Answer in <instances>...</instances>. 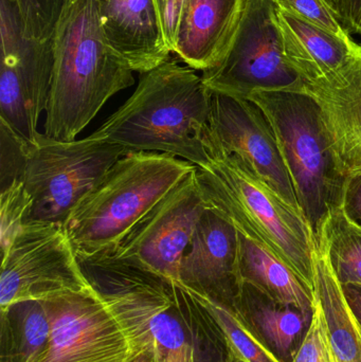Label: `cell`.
<instances>
[{
	"label": "cell",
	"instance_id": "1",
	"mask_svg": "<svg viewBox=\"0 0 361 362\" xmlns=\"http://www.w3.org/2000/svg\"><path fill=\"white\" fill-rule=\"evenodd\" d=\"M91 286L110 306L134 348L150 351L158 362H227L220 331L196 339L195 327L209 319L203 304L180 283L106 257L78 259Z\"/></svg>",
	"mask_w": 361,
	"mask_h": 362
},
{
	"label": "cell",
	"instance_id": "2",
	"mask_svg": "<svg viewBox=\"0 0 361 362\" xmlns=\"http://www.w3.org/2000/svg\"><path fill=\"white\" fill-rule=\"evenodd\" d=\"M210 95L194 69L169 59L142 74L135 93L90 136L129 152L162 153L206 167Z\"/></svg>",
	"mask_w": 361,
	"mask_h": 362
},
{
	"label": "cell",
	"instance_id": "3",
	"mask_svg": "<svg viewBox=\"0 0 361 362\" xmlns=\"http://www.w3.org/2000/svg\"><path fill=\"white\" fill-rule=\"evenodd\" d=\"M54 65L45 135L73 141L119 91L133 86V70L104 36L97 0H76L53 35Z\"/></svg>",
	"mask_w": 361,
	"mask_h": 362
},
{
	"label": "cell",
	"instance_id": "4",
	"mask_svg": "<svg viewBox=\"0 0 361 362\" xmlns=\"http://www.w3.org/2000/svg\"><path fill=\"white\" fill-rule=\"evenodd\" d=\"M208 146L209 165L196 167L197 181L208 206L281 259L314 291L316 240L307 218L239 155L223 150L209 135Z\"/></svg>",
	"mask_w": 361,
	"mask_h": 362
},
{
	"label": "cell",
	"instance_id": "5",
	"mask_svg": "<svg viewBox=\"0 0 361 362\" xmlns=\"http://www.w3.org/2000/svg\"><path fill=\"white\" fill-rule=\"evenodd\" d=\"M195 168L162 153L129 152L121 157L64 226L78 259L110 252Z\"/></svg>",
	"mask_w": 361,
	"mask_h": 362
},
{
	"label": "cell",
	"instance_id": "6",
	"mask_svg": "<svg viewBox=\"0 0 361 362\" xmlns=\"http://www.w3.org/2000/svg\"><path fill=\"white\" fill-rule=\"evenodd\" d=\"M248 99L264 112L317 240L331 211L341 206L347 178L337 167L319 107L302 90L256 91Z\"/></svg>",
	"mask_w": 361,
	"mask_h": 362
},
{
	"label": "cell",
	"instance_id": "7",
	"mask_svg": "<svg viewBox=\"0 0 361 362\" xmlns=\"http://www.w3.org/2000/svg\"><path fill=\"white\" fill-rule=\"evenodd\" d=\"M127 153L123 146L91 136L61 141L38 133L30 144L23 178L31 198L25 223L64 227L78 202Z\"/></svg>",
	"mask_w": 361,
	"mask_h": 362
},
{
	"label": "cell",
	"instance_id": "8",
	"mask_svg": "<svg viewBox=\"0 0 361 362\" xmlns=\"http://www.w3.org/2000/svg\"><path fill=\"white\" fill-rule=\"evenodd\" d=\"M201 78L211 90L245 99L256 91L303 90L284 52L273 0H248L228 51Z\"/></svg>",
	"mask_w": 361,
	"mask_h": 362
},
{
	"label": "cell",
	"instance_id": "9",
	"mask_svg": "<svg viewBox=\"0 0 361 362\" xmlns=\"http://www.w3.org/2000/svg\"><path fill=\"white\" fill-rule=\"evenodd\" d=\"M91 284L63 226L25 223L2 255L0 310L86 291Z\"/></svg>",
	"mask_w": 361,
	"mask_h": 362
},
{
	"label": "cell",
	"instance_id": "10",
	"mask_svg": "<svg viewBox=\"0 0 361 362\" xmlns=\"http://www.w3.org/2000/svg\"><path fill=\"white\" fill-rule=\"evenodd\" d=\"M51 321L47 344L25 362H127L133 342L93 288L44 300Z\"/></svg>",
	"mask_w": 361,
	"mask_h": 362
},
{
	"label": "cell",
	"instance_id": "11",
	"mask_svg": "<svg viewBox=\"0 0 361 362\" xmlns=\"http://www.w3.org/2000/svg\"><path fill=\"white\" fill-rule=\"evenodd\" d=\"M207 208L195 168L110 252L97 257H110L179 283L182 257Z\"/></svg>",
	"mask_w": 361,
	"mask_h": 362
},
{
	"label": "cell",
	"instance_id": "12",
	"mask_svg": "<svg viewBox=\"0 0 361 362\" xmlns=\"http://www.w3.org/2000/svg\"><path fill=\"white\" fill-rule=\"evenodd\" d=\"M208 135L223 150L242 157L273 191L301 212L273 129L254 101L211 90Z\"/></svg>",
	"mask_w": 361,
	"mask_h": 362
},
{
	"label": "cell",
	"instance_id": "13",
	"mask_svg": "<svg viewBox=\"0 0 361 362\" xmlns=\"http://www.w3.org/2000/svg\"><path fill=\"white\" fill-rule=\"evenodd\" d=\"M179 283L233 313L241 291L239 234L232 223L208 206L182 257Z\"/></svg>",
	"mask_w": 361,
	"mask_h": 362
},
{
	"label": "cell",
	"instance_id": "14",
	"mask_svg": "<svg viewBox=\"0 0 361 362\" xmlns=\"http://www.w3.org/2000/svg\"><path fill=\"white\" fill-rule=\"evenodd\" d=\"M302 91L319 107L341 173L345 178L361 174V53L338 74L307 83Z\"/></svg>",
	"mask_w": 361,
	"mask_h": 362
},
{
	"label": "cell",
	"instance_id": "15",
	"mask_svg": "<svg viewBox=\"0 0 361 362\" xmlns=\"http://www.w3.org/2000/svg\"><path fill=\"white\" fill-rule=\"evenodd\" d=\"M102 30L112 50L133 71L146 74L169 61L157 0H97Z\"/></svg>",
	"mask_w": 361,
	"mask_h": 362
},
{
	"label": "cell",
	"instance_id": "16",
	"mask_svg": "<svg viewBox=\"0 0 361 362\" xmlns=\"http://www.w3.org/2000/svg\"><path fill=\"white\" fill-rule=\"evenodd\" d=\"M1 65L18 82L27 104L32 129L37 133L40 115L46 110L54 65L53 38L36 40L25 34L12 0H0Z\"/></svg>",
	"mask_w": 361,
	"mask_h": 362
},
{
	"label": "cell",
	"instance_id": "17",
	"mask_svg": "<svg viewBox=\"0 0 361 362\" xmlns=\"http://www.w3.org/2000/svg\"><path fill=\"white\" fill-rule=\"evenodd\" d=\"M248 0H188L174 53L191 69L215 67L239 29Z\"/></svg>",
	"mask_w": 361,
	"mask_h": 362
},
{
	"label": "cell",
	"instance_id": "18",
	"mask_svg": "<svg viewBox=\"0 0 361 362\" xmlns=\"http://www.w3.org/2000/svg\"><path fill=\"white\" fill-rule=\"evenodd\" d=\"M233 314L278 361L292 362L311 327L314 310L276 301L242 282Z\"/></svg>",
	"mask_w": 361,
	"mask_h": 362
},
{
	"label": "cell",
	"instance_id": "19",
	"mask_svg": "<svg viewBox=\"0 0 361 362\" xmlns=\"http://www.w3.org/2000/svg\"><path fill=\"white\" fill-rule=\"evenodd\" d=\"M277 18L286 59L304 84L320 82L338 74L361 53V45L354 40L338 37L279 6Z\"/></svg>",
	"mask_w": 361,
	"mask_h": 362
},
{
	"label": "cell",
	"instance_id": "20",
	"mask_svg": "<svg viewBox=\"0 0 361 362\" xmlns=\"http://www.w3.org/2000/svg\"><path fill=\"white\" fill-rule=\"evenodd\" d=\"M239 234V270L242 282L249 283L276 301L313 312L315 291L309 288L281 259Z\"/></svg>",
	"mask_w": 361,
	"mask_h": 362
},
{
	"label": "cell",
	"instance_id": "21",
	"mask_svg": "<svg viewBox=\"0 0 361 362\" xmlns=\"http://www.w3.org/2000/svg\"><path fill=\"white\" fill-rule=\"evenodd\" d=\"M313 261L314 291L324 308L338 361L361 362V323L350 308L321 244H316Z\"/></svg>",
	"mask_w": 361,
	"mask_h": 362
},
{
	"label": "cell",
	"instance_id": "22",
	"mask_svg": "<svg viewBox=\"0 0 361 362\" xmlns=\"http://www.w3.org/2000/svg\"><path fill=\"white\" fill-rule=\"evenodd\" d=\"M2 333H6L4 362H25L48 341L51 321L42 301L13 304L1 312Z\"/></svg>",
	"mask_w": 361,
	"mask_h": 362
},
{
	"label": "cell",
	"instance_id": "23",
	"mask_svg": "<svg viewBox=\"0 0 361 362\" xmlns=\"http://www.w3.org/2000/svg\"><path fill=\"white\" fill-rule=\"evenodd\" d=\"M341 285L361 286V229L352 223L343 208L331 211L319 238Z\"/></svg>",
	"mask_w": 361,
	"mask_h": 362
},
{
	"label": "cell",
	"instance_id": "24",
	"mask_svg": "<svg viewBox=\"0 0 361 362\" xmlns=\"http://www.w3.org/2000/svg\"><path fill=\"white\" fill-rule=\"evenodd\" d=\"M189 291L205 306L220 327L233 356L246 362H279L244 327L230 310L209 298Z\"/></svg>",
	"mask_w": 361,
	"mask_h": 362
},
{
	"label": "cell",
	"instance_id": "25",
	"mask_svg": "<svg viewBox=\"0 0 361 362\" xmlns=\"http://www.w3.org/2000/svg\"><path fill=\"white\" fill-rule=\"evenodd\" d=\"M25 34L40 40H51L76 0H12Z\"/></svg>",
	"mask_w": 361,
	"mask_h": 362
},
{
	"label": "cell",
	"instance_id": "26",
	"mask_svg": "<svg viewBox=\"0 0 361 362\" xmlns=\"http://www.w3.org/2000/svg\"><path fill=\"white\" fill-rule=\"evenodd\" d=\"M30 144V140L0 118V192L16 181H23L29 158Z\"/></svg>",
	"mask_w": 361,
	"mask_h": 362
},
{
	"label": "cell",
	"instance_id": "27",
	"mask_svg": "<svg viewBox=\"0 0 361 362\" xmlns=\"http://www.w3.org/2000/svg\"><path fill=\"white\" fill-rule=\"evenodd\" d=\"M31 206V198L25 191L23 181H16L12 185L0 192V217H1V253L8 250L15 240Z\"/></svg>",
	"mask_w": 361,
	"mask_h": 362
},
{
	"label": "cell",
	"instance_id": "28",
	"mask_svg": "<svg viewBox=\"0 0 361 362\" xmlns=\"http://www.w3.org/2000/svg\"><path fill=\"white\" fill-rule=\"evenodd\" d=\"M273 2L282 10L320 29L345 40H353L337 13L326 0H273Z\"/></svg>",
	"mask_w": 361,
	"mask_h": 362
},
{
	"label": "cell",
	"instance_id": "29",
	"mask_svg": "<svg viewBox=\"0 0 361 362\" xmlns=\"http://www.w3.org/2000/svg\"><path fill=\"white\" fill-rule=\"evenodd\" d=\"M292 362H339L324 308L316 296L311 327Z\"/></svg>",
	"mask_w": 361,
	"mask_h": 362
},
{
	"label": "cell",
	"instance_id": "30",
	"mask_svg": "<svg viewBox=\"0 0 361 362\" xmlns=\"http://www.w3.org/2000/svg\"><path fill=\"white\" fill-rule=\"evenodd\" d=\"M187 1L188 0H157L167 44L172 53H174V49H175L178 27H179L180 19H182Z\"/></svg>",
	"mask_w": 361,
	"mask_h": 362
},
{
	"label": "cell",
	"instance_id": "31",
	"mask_svg": "<svg viewBox=\"0 0 361 362\" xmlns=\"http://www.w3.org/2000/svg\"><path fill=\"white\" fill-rule=\"evenodd\" d=\"M341 208L348 218L361 229V174L347 178Z\"/></svg>",
	"mask_w": 361,
	"mask_h": 362
},
{
	"label": "cell",
	"instance_id": "32",
	"mask_svg": "<svg viewBox=\"0 0 361 362\" xmlns=\"http://www.w3.org/2000/svg\"><path fill=\"white\" fill-rule=\"evenodd\" d=\"M337 14L350 33L361 35V0H341Z\"/></svg>",
	"mask_w": 361,
	"mask_h": 362
},
{
	"label": "cell",
	"instance_id": "33",
	"mask_svg": "<svg viewBox=\"0 0 361 362\" xmlns=\"http://www.w3.org/2000/svg\"><path fill=\"white\" fill-rule=\"evenodd\" d=\"M345 299L353 310L356 318L361 323V286L360 285H343Z\"/></svg>",
	"mask_w": 361,
	"mask_h": 362
},
{
	"label": "cell",
	"instance_id": "34",
	"mask_svg": "<svg viewBox=\"0 0 361 362\" xmlns=\"http://www.w3.org/2000/svg\"><path fill=\"white\" fill-rule=\"evenodd\" d=\"M127 362H158V361L150 351L142 348H134Z\"/></svg>",
	"mask_w": 361,
	"mask_h": 362
},
{
	"label": "cell",
	"instance_id": "35",
	"mask_svg": "<svg viewBox=\"0 0 361 362\" xmlns=\"http://www.w3.org/2000/svg\"><path fill=\"white\" fill-rule=\"evenodd\" d=\"M326 1L328 2V4H330L331 6H332L333 10H334L335 12L337 13V11H338L339 2H341V0H326Z\"/></svg>",
	"mask_w": 361,
	"mask_h": 362
},
{
	"label": "cell",
	"instance_id": "36",
	"mask_svg": "<svg viewBox=\"0 0 361 362\" xmlns=\"http://www.w3.org/2000/svg\"><path fill=\"white\" fill-rule=\"evenodd\" d=\"M227 362H246L244 361H242V359L237 358V357L233 356L232 354L230 353V356H229L228 361Z\"/></svg>",
	"mask_w": 361,
	"mask_h": 362
}]
</instances>
